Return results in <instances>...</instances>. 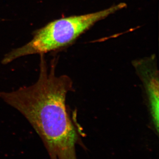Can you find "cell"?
<instances>
[{
  "mask_svg": "<svg viewBox=\"0 0 159 159\" xmlns=\"http://www.w3.org/2000/svg\"><path fill=\"white\" fill-rule=\"evenodd\" d=\"M37 81L11 92H0V99L18 111L42 140L50 159H77L76 146L79 136L66 105L73 89L67 75L57 76L56 63L49 68L40 54Z\"/></svg>",
  "mask_w": 159,
  "mask_h": 159,
  "instance_id": "1",
  "label": "cell"
},
{
  "mask_svg": "<svg viewBox=\"0 0 159 159\" xmlns=\"http://www.w3.org/2000/svg\"><path fill=\"white\" fill-rule=\"evenodd\" d=\"M120 3L93 13L62 18L53 21L34 33L31 41L6 54L2 60L8 64L20 57L31 54H44L70 44L95 23L126 7Z\"/></svg>",
  "mask_w": 159,
  "mask_h": 159,
  "instance_id": "2",
  "label": "cell"
},
{
  "mask_svg": "<svg viewBox=\"0 0 159 159\" xmlns=\"http://www.w3.org/2000/svg\"><path fill=\"white\" fill-rule=\"evenodd\" d=\"M134 66L143 82L150 110L152 123L156 130H159V74L155 63L152 60L135 62Z\"/></svg>",
  "mask_w": 159,
  "mask_h": 159,
  "instance_id": "3",
  "label": "cell"
}]
</instances>
